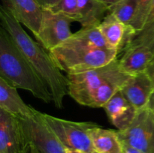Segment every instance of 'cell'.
Segmentation results:
<instances>
[{
    "mask_svg": "<svg viewBox=\"0 0 154 153\" xmlns=\"http://www.w3.org/2000/svg\"><path fill=\"white\" fill-rule=\"evenodd\" d=\"M0 23L47 84L56 107L62 109L64 98L69 94L67 76L56 65L49 52L26 32L2 5L0 8Z\"/></svg>",
    "mask_w": 154,
    "mask_h": 153,
    "instance_id": "obj_1",
    "label": "cell"
},
{
    "mask_svg": "<svg viewBox=\"0 0 154 153\" xmlns=\"http://www.w3.org/2000/svg\"><path fill=\"white\" fill-rule=\"evenodd\" d=\"M0 77L17 88L31 92L46 104L53 101L49 88L20 50L10 34L0 28Z\"/></svg>",
    "mask_w": 154,
    "mask_h": 153,
    "instance_id": "obj_2",
    "label": "cell"
},
{
    "mask_svg": "<svg viewBox=\"0 0 154 153\" xmlns=\"http://www.w3.org/2000/svg\"><path fill=\"white\" fill-rule=\"evenodd\" d=\"M118 53L116 50L93 46L76 33L49 52L56 65L66 74L105 66L116 59Z\"/></svg>",
    "mask_w": 154,
    "mask_h": 153,
    "instance_id": "obj_3",
    "label": "cell"
},
{
    "mask_svg": "<svg viewBox=\"0 0 154 153\" xmlns=\"http://www.w3.org/2000/svg\"><path fill=\"white\" fill-rule=\"evenodd\" d=\"M119 59L105 66L67 74L69 94L78 104L90 106L95 93L106 81L123 73Z\"/></svg>",
    "mask_w": 154,
    "mask_h": 153,
    "instance_id": "obj_4",
    "label": "cell"
},
{
    "mask_svg": "<svg viewBox=\"0 0 154 153\" xmlns=\"http://www.w3.org/2000/svg\"><path fill=\"white\" fill-rule=\"evenodd\" d=\"M42 116L65 148L87 153H96L89 136L88 130L98 125L96 123L69 121L42 112Z\"/></svg>",
    "mask_w": 154,
    "mask_h": 153,
    "instance_id": "obj_5",
    "label": "cell"
},
{
    "mask_svg": "<svg viewBox=\"0 0 154 153\" xmlns=\"http://www.w3.org/2000/svg\"><path fill=\"white\" fill-rule=\"evenodd\" d=\"M117 131L123 143L144 153H154V116L146 106L138 110L127 128Z\"/></svg>",
    "mask_w": 154,
    "mask_h": 153,
    "instance_id": "obj_6",
    "label": "cell"
},
{
    "mask_svg": "<svg viewBox=\"0 0 154 153\" xmlns=\"http://www.w3.org/2000/svg\"><path fill=\"white\" fill-rule=\"evenodd\" d=\"M29 143V153H66V148L38 111L32 118H19Z\"/></svg>",
    "mask_w": 154,
    "mask_h": 153,
    "instance_id": "obj_7",
    "label": "cell"
},
{
    "mask_svg": "<svg viewBox=\"0 0 154 153\" xmlns=\"http://www.w3.org/2000/svg\"><path fill=\"white\" fill-rule=\"evenodd\" d=\"M74 20L62 14L43 9L42 24L35 38L48 52L72 36L71 22Z\"/></svg>",
    "mask_w": 154,
    "mask_h": 153,
    "instance_id": "obj_8",
    "label": "cell"
},
{
    "mask_svg": "<svg viewBox=\"0 0 154 153\" xmlns=\"http://www.w3.org/2000/svg\"><path fill=\"white\" fill-rule=\"evenodd\" d=\"M29 143L20 120L0 110V153H29Z\"/></svg>",
    "mask_w": 154,
    "mask_h": 153,
    "instance_id": "obj_9",
    "label": "cell"
},
{
    "mask_svg": "<svg viewBox=\"0 0 154 153\" xmlns=\"http://www.w3.org/2000/svg\"><path fill=\"white\" fill-rule=\"evenodd\" d=\"M2 6L35 36L38 33L43 16V9L35 0H2Z\"/></svg>",
    "mask_w": 154,
    "mask_h": 153,
    "instance_id": "obj_10",
    "label": "cell"
},
{
    "mask_svg": "<svg viewBox=\"0 0 154 153\" xmlns=\"http://www.w3.org/2000/svg\"><path fill=\"white\" fill-rule=\"evenodd\" d=\"M98 27L110 47L119 52L124 51L135 34L132 27L120 22L111 13L105 16Z\"/></svg>",
    "mask_w": 154,
    "mask_h": 153,
    "instance_id": "obj_11",
    "label": "cell"
},
{
    "mask_svg": "<svg viewBox=\"0 0 154 153\" xmlns=\"http://www.w3.org/2000/svg\"><path fill=\"white\" fill-rule=\"evenodd\" d=\"M111 122L118 129L127 128L135 119L138 110L131 103L119 90L103 106Z\"/></svg>",
    "mask_w": 154,
    "mask_h": 153,
    "instance_id": "obj_12",
    "label": "cell"
},
{
    "mask_svg": "<svg viewBox=\"0 0 154 153\" xmlns=\"http://www.w3.org/2000/svg\"><path fill=\"white\" fill-rule=\"evenodd\" d=\"M153 90V82L145 71L131 76L120 88L126 100L138 110L145 107Z\"/></svg>",
    "mask_w": 154,
    "mask_h": 153,
    "instance_id": "obj_13",
    "label": "cell"
},
{
    "mask_svg": "<svg viewBox=\"0 0 154 153\" xmlns=\"http://www.w3.org/2000/svg\"><path fill=\"white\" fill-rule=\"evenodd\" d=\"M0 110L18 118H32L38 112L23 100L16 87L2 77H0Z\"/></svg>",
    "mask_w": 154,
    "mask_h": 153,
    "instance_id": "obj_14",
    "label": "cell"
},
{
    "mask_svg": "<svg viewBox=\"0 0 154 153\" xmlns=\"http://www.w3.org/2000/svg\"><path fill=\"white\" fill-rule=\"evenodd\" d=\"M153 58L154 52L151 49L144 45H134L124 50V53L119 59V62L123 71L133 76L145 71Z\"/></svg>",
    "mask_w": 154,
    "mask_h": 153,
    "instance_id": "obj_15",
    "label": "cell"
},
{
    "mask_svg": "<svg viewBox=\"0 0 154 153\" xmlns=\"http://www.w3.org/2000/svg\"><path fill=\"white\" fill-rule=\"evenodd\" d=\"M88 134L96 153H123V143L116 130L96 125L91 128Z\"/></svg>",
    "mask_w": 154,
    "mask_h": 153,
    "instance_id": "obj_16",
    "label": "cell"
},
{
    "mask_svg": "<svg viewBox=\"0 0 154 153\" xmlns=\"http://www.w3.org/2000/svg\"><path fill=\"white\" fill-rule=\"evenodd\" d=\"M78 10L82 28L99 26L109 8L99 0H78Z\"/></svg>",
    "mask_w": 154,
    "mask_h": 153,
    "instance_id": "obj_17",
    "label": "cell"
},
{
    "mask_svg": "<svg viewBox=\"0 0 154 153\" xmlns=\"http://www.w3.org/2000/svg\"><path fill=\"white\" fill-rule=\"evenodd\" d=\"M134 45H144L151 49L154 52V0L150 6L144 26L138 32L135 33L127 46Z\"/></svg>",
    "mask_w": 154,
    "mask_h": 153,
    "instance_id": "obj_18",
    "label": "cell"
},
{
    "mask_svg": "<svg viewBox=\"0 0 154 153\" xmlns=\"http://www.w3.org/2000/svg\"><path fill=\"white\" fill-rule=\"evenodd\" d=\"M138 7V0H122L111 8L109 13L114 15L118 20L131 26L135 18Z\"/></svg>",
    "mask_w": 154,
    "mask_h": 153,
    "instance_id": "obj_19",
    "label": "cell"
},
{
    "mask_svg": "<svg viewBox=\"0 0 154 153\" xmlns=\"http://www.w3.org/2000/svg\"><path fill=\"white\" fill-rule=\"evenodd\" d=\"M50 10L54 13L66 15L74 21H78V0H60V2L50 9Z\"/></svg>",
    "mask_w": 154,
    "mask_h": 153,
    "instance_id": "obj_20",
    "label": "cell"
},
{
    "mask_svg": "<svg viewBox=\"0 0 154 153\" xmlns=\"http://www.w3.org/2000/svg\"><path fill=\"white\" fill-rule=\"evenodd\" d=\"M153 1V0H138L136 14L131 23V27L135 30V33L138 32L144 26V21H145Z\"/></svg>",
    "mask_w": 154,
    "mask_h": 153,
    "instance_id": "obj_21",
    "label": "cell"
},
{
    "mask_svg": "<svg viewBox=\"0 0 154 153\" xmlns=\"http://www.w3.org/2000/svg\"><path fill=\"white\" fill-rule=\"evenodd\" d=\"M35 2L42 9L50 10L53 7L57 5L60 0H35Z\"/></svg>",
    "mask_w": 154,
    "mask_h": 153,
    "instance_id": "obj_22",
    "label": "cell"
},
{
    "mask_svg": "<svg viewBox=\"0 0 154 153\" xmlns=\"http://www.w3.org/2000/svg\"><path fill=\"white\" fill-rule=\"evenodd\" d=\"M154 86V58L150 62L145 70Z\"/></svg>",
    "mask_w": 154,
    "mask_h": 153,
    "instance_id": "obj_23",
    "label": "cell"
},
{
    "mask_svg": "<svg viewBox=\"0 0 154 153\" xmlns=\"http://www.w3.org/2000/svg\"><path fill=\"white\" fill-rule=\"evenodd\" d=\"M146 107L151 112V113L153 114L154 116V90L152 94H150V97L149 98L147 105H146Z\"/></svg>",
    "mask_w": 154,
    "mask_h": 153,
    "instance_id": "obj_24",
    "label": "cell"
},
{
    "mask_svg": "<svg viewBox=\"0 0 154 153\" xmlns=\"http://www.w3.org/2000/svg\"><path fill=\"white\" fill-rule=\"evenodd\" d=\"M123 143V142H122ZM123 153H144L142 152L139 151V150L136 149V148L131 147L129 146L126 145V144L123 143Z\"/></svg>",
    "mask_w": 154,
    "mask_h": 153,
    "instance_id": "obj_25",
    "label": "cell"
},
{
    "mask_svg": "<svg viewBox=\"0 0 154 153\" xmlns=\"http://www.w3.org/2000/svg\"><path fill=\"white\" fill-rule=\"evenodd\" d=\"M99 1H100L101 2H102L104 4H105L110 10L111 8L114 7V5H116L117 3L121 2L122 0H99Z\"/></svg>",
    "mask_w": 154,
    "mask_h": 153,
    "instance_id": "obj_26",
    "label": "cell"
},
{
    "mask_svg": "<svg viewBox=\"0 0 154 153\" xmlns=\"http://www.w3.org/2000/svg\"><path fill=\"white\" fill-rule=\"evenodd\" d=\"M66 153H82V152L79 150L71 149V148H66Z\"/></svg>",
    "mask_w": 154,
    "mask_h": 153,
    "instance_id": "obj_27",
    "label": "cell"
},
{
    "mask_svg": "<svg viewBox=\"0 0 154 153\" xmlns=\"http://www.w3.org/2000/svg\"><path fill=\"white\" fill-rule=\"evenodd\" d=\"M82 153H87V152H82Z\"/></svg>",
    "mask_w": 154,
    "mask_h": 153,
    "instance_id": "obj_28",
    "label": "cell"
}]
</instances>
